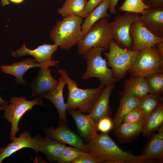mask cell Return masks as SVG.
Segmentation results:
<instances>
[{"label":"cell","instance_id":"34","mask_svg":"<svg viewBox=\"0 0 163 163\" xmlns=\"http://www.w3.org/2000/svg\"><path fill=\"white\" fill-rule=\"evenodd\" d=\"M99 161L89 152L79 156L73 161L71 163H97Z\"/></svg>","mask_w":163,"mask_h":163},{"label":"cell","instance_id":"40","mask_svg":"<svg viewBox=\"0 0 163 163\" xmlns=\"http://www.w3.org/2000/svg\"><path fill=\"white\" fill-rule=\"evenodd\" d=\"M24 0H9L11 2L16 4H20L22 3Z\"/></svg>","mask_w":163,"mask_h":163},{"label":"cell","instance_id":"33","mask_svg":"<svg viewBox=\"0 0 163 163\" xmlns=\"http://www.w3.org/2000/svg\"><path fill=\"white\" fill-rule=\"evenodd\" d=\"M113 127L112 119L110 116H105L101 119L97 123V131L102 133H109Z\"/></svg>","mask_w":163,"mask_h":163},{"label":"cell","instance_id":"6","mask_svg":"<svg viewBox=\"0 0 163 163\" xmlns=\"http://www.w3.org/2000/svg\"><path fill=\"white\" fill-rule=\"evenodd\" d=\"M109 23L108 18H104L93 25L78 44L80 54L84 55L90 49L96 47L109 51L110 42L113 40Z\"/></svg>","mask_w":163,"mask_h":163},{"label":"cell","instance_id":"18","mask_svg":"<svg viewBox=\"0 0 163 163\" xmlns=\"http://www.w3.org/2000/svg\"><path fill=\"white\" fill-rule=\"evenodd\" d=\"M115 85L116 82H114L105 88L88 114L96 123L103 117L110 116L111 114L109 98Z\"/></svg>","mask_w":163,"mask_h":163},{"label":"cell","instance_id":"13","mask_svg":"<svg viewBox=\"0 0 163 163\" xmlns=\"http://www.w3.org/2000/svg\"><path fill=\"white\" fill-rule=\"evenodd\" d=\"M129 35L133 42L132 50L133 51L153 46L157 43L163 42V38L158 37L152 33L139 19L132 24Z\"/></svg>","mask_w":163,"mask_h":163},{"label":"cell","instance_id":"26","mask_svg":"<svg viewBox=\"0 0 163 163\" xmlns=\"http://www.w3.org/2000/svg\"><path fill=\"white\" fill-rule=\"evenodd\" d=\"M163 125V104H160L145 122L142 132L143 136L150 138Z\"/></svg>","mask_w":163,"mask_h":163},{"label":"cell","instance_id":"28","mask_svg":"<svg viewBox=\"0 0 163 163\" xmlns=\"http://www.w3.org/2000/svg\"><path fill=\"white\" fill-rule=\"evenodd\" d=\"M139 99L138 107L143 112L146 120L159 105L163 103V100L161 95L151 93Z\"/></svg>","mask_w":163,"mask_h":163},{"label":"cell","instance_id":"3","mask_svg":"<svg viewBox=\"0 0 163 163\" xmlns=\"http://www.w3.org/2000/svg\"><path fill=\"white\" fill-rule=\"evenodd\" d=\"M83 18L69 16L59 20L50 33V38L61 49L68 50L78 44L83 37Z\"/></svg>","mask_w":163,"mask_h":163},{"label":"cell","instance_id":"8","mask_svg":"<svg viewBox=\"0 0 163 163\" xmlns=\"http://www.w3.org/2000/svg\"><path fill=\"white\" fill-rule=\"evenodd\" d=\"M36 105L45 106L42 98L40 96L31 101L27 100L24 96H15L11 98L10 103L4 110V117L11 123L10 133L11 140L15 137L16 133L20 130L18 124L21 117Z\"/></svg>","mask_w":163,"mask_h":163},{"label":"cell","instance_id":"15","mask_svg":"<svg viewBox=\"0 0 163 163\" xmlns=\"http://www.w3.org/2000/svg\"><path fill=\"white\" fill-rule=\"evenodd\" d=\"M139 20L152 33L163 38V7L145 9Z\"/></svg>","mask_w":163,"mask_h":163},{"label":"cell","instance_id":"2","mask_svg":"<svg viewBox=\"0 0 163 163\" xmlns=\"http://www.w3.org/2000/svg\"><path fill=\"white\" fill-rule=\"evenodd\" d=\"M58 71L67 85L66 110L78 108L81 112L89 114L95 102L105 88L104 86L101 84L97 88H80L78 87L77 82L69 76L66 70L60 69Z\"/></svg>","mask_w":163,"mask_h":163},{"label":"cell","instance_id":"35","mask_svg":"<svg viewBox=\"0 0 163 163\" xmlns=\"http://www.w3.org/2000/svg\"><path fill=\"white\" fill-rule=\"evenodd\" d=\"M104 0H89L85 7V10L87 14H89L98 6Z\"/></svg>","mask_w":163,"mask_h":163},{"label":"cell","instance_id":"24","mask_svg":"<svg viewBox=\"0 0 163 163\" xmlns=\"http://www.w3.org/2000/svg\"><path fill=\"white\" fill-rule=\"evenodd\" d=\"M66 146L65 144L46 136L41 141L39 152H43L50 162H57Z\"/></svg>","mask_w":163,"mask_h":163},{"label":"cell","instance_id":"41","mask_svg":"<svg viewBox=\"0 0 163 163\" xmlns=\"http://www.w3.org/2000/svg\"><path fill=\"white\" fill-rule=\"evenodd\" d=\"M1 4L3 6L8 5L9 4L8 0H1Z\"/></svg>","mask_w":163,"mask_h":163},{"label":"cell","instance_id":"29","mask_svg":"<svg viewBox=\"0 0 163 163\" xmlns=\"http://www.w3.org/2000/svg\"><path fill=\"white\" fill-rule=\"evenodd\" d=\"M150 93L161 95L163 92V73H158L144 77Z\"/></svg>","mask_w":163,"mask_h":163},{"label":"cell","instance_id":"14","mask_svg":"<svg viewBox=\"0 0 163 163\" xmlns=\"http://www.w3.org/2000/svg\"><path fill=\"white\" fill-rule=\"evenodd\" d=\"M34 79L29 84L31 88V95L37 97L54 91L59 82L52 76L48 67H41Z\"/></svg>","mask_w":163,"mask_h":163},{"label":"cell","instance_id":"16","mask_svg":"<svg viewBox=\"0 0 163 163\" xmlns=\"http://www.w3.org/2000/svg\"><path fill=\"white\" fill-rule=\"evenodd\" d=\"M67 110L75 122L79 133L87 142L98 134L97 123L89 114H84L79 110Z\"/></svg>","mask_w":163,"mask_h":163},{"label":"cell","instance_id":"7","mask_svg":"<svg viewBox=\"0 0 163 163\" xmlns=\"http://www.w3.org/2000/svg\"><path fill=\"white\" fill-rule=\"evenodd\" d=\"M108 52L103 54L107 58V63L113 70L114 77L117 82L124 79L128 74L138 51L127 50L120 47L113 40L110 42Z\"/></svg>","mask_w":163,"mask_h":163},{"label":"cell","instance_id":"12","mask_svg":"<svg viewBox=\"0 0 163 163\" xmlns=\"http://www.w3.org/2000/svg\"><path fill=\"white\" fill-rule=\"evenodd\" d=\"M58 46L55 44L51 45L46 43L40 45L33 50L27 48L24 43L18 50L11 51L14 57H20L26 55L32 56L36 62L41 64L44 67L57 66L59 62L52 59L51 56L57 50Z\"/></svg>","mask_w":163,"mask_h":163},{"label":"cell","instance_id":"42","mask_svg":"<svg viewBox=\"0 0 163 163\" xmlns=\"http://www.w3.org/2000/svg\"><path fill=\"white\" fill-rule=\"evenodd\" d=\"M143 2H144L145 4H146V2L148 0H142Z\"/></svg>","mask_w":163,"mask_h":163},{"label":"cell","instance_id":"27","mask_svg":"<svg viewBox=\"0 0 163 163\" xmlns=\"http://www.w3.org/2000/svg\"><path fill=\"white\" fill-rule=\"evenodd\" d=\"M87 0H66L58 13L62 17L74 16L85 18L88 15L85 10Z\"/></svg>","mask_w":163,"mask_h":163},{"label":"cell","instance_id":"19","mask_svg":"<svg viewBox=\"0 0 163 163\" xmlns=\"http://www.w3.org/2000/svg\"><path fill=\"white\" fill-rule=\"evenodd\" d=\"M123 85V89L119 94L121 96H133L140 98L150 93L144 77L130 76L124 81Z\"/></svg>","mask_w":163,"mask_h":163},{"label":"cell","instance_id":"1","mask_svg":"<svg viewBox=\"0 0 163 163\" xmlns=\"http://www.w3.org/2000/svg\"><path fill=\"white\" fill-rule=\"evenodd\" d=\"M88 152L99 163H151L155 161L141 155H135L121 149L113 140L109 133L97 134L85 144Z\"/></svg>","mask_w":163,"mask_h":163},{"label":"cell","instance_id":"20","mask_svg":"<svg viewBox=\"0 0 163 163\" xmlns=\"http://www.w3.org/2000/svg\"><path fill=\"white\" fill-rule=\"evenodd\" d=\"M66 84L65 79L61 76L59 78L58 86L54 91L40 96L42 98L49 100L54 104L59 115V123L62 122L67 123H68L66 113L67 110L63 94L64 88Z\"/></svg>","mask_w":163,"mask_h":163},{"label":"cell","instance_id":"11","mask_svg":"<svg viewBox=\"0 0 163 163\" xmlns=\"http://www.w3.org/2000/svg\"><path fill=\"white\" fill-rule=\"evenodd\" d=\"M63 122L55 128L51 126L44 128L43 132L47 136L63 144H66L88 152L81 137L71 130Z\"/></svg>","mask_w":163,"mask_h":163},{"label":"cell","instance_id":"39","mask_svg":"<svg viewBox=\"0 0 163 163\" xmlns=\"http://www.w3.org/2000/svg\"><path fill=\"white\" fill-rule=\"evenodd\" d=\"M160 53L163 55V42L157 43L155 45Z\"/></svg>","mask_w":163,"mask_h":163},{"label":"cell","instance_id":"21","mask_svg":"<svg viewBox=\"0 0 163 163\" xmlns=\"http://www.w3.org/2000/svg\"><path fill=\"white\" fill-rule=\"evenodd\" d=\"M158 131L157 133H153L149 138L141 155L161 161L163 159V125Z\"/></svg>","mask_w":163,"mask_h":163},{"label":"cell","instance_id":"9","mask_svg":"<svg viewBox=\"0 0 163 163\" xmlns=\"http://www.w3.org/2000/svg\"><path fill=\"white\" fill-rule=\"evenodd\" d=\"M139 14L126 12L117 15L113 21L109 23L112 30L113 40L120 47L132 50L133 42L129 35V30L132 23L139 20Z\"/></svg>","mask_w":163,"mask_h":163},{"label":"cell","instance_id":"17","mask_svg":"<svg viewBox=\"0 0 163 163\" xmlns=\"http://www.w3.org/2000/svg\"><path fill=\"white\" fill-rule=\"evenodd\" d=\"M36 62L34 59L28 58L21 62H15L11 65H1L0 68L1 71L4 73L14 76L18 84L27 86L28 85V84L23 78L26 72L31 68L45 67Z\"/></svg>","mask_w":163,"mask_h":163},{"label":"cell","instance_id":"22","mask_svg":"<svg viewBox=\"0 0 163 163\" xmlns=\"http://www.w3.org/2000/svg\"><path fill=\"white\" fill-rule=\"evenodd\" d=\"M144 123H122L113 130L114 134L120 143L131 142L142 133Z\"/></svg>","mask_w":163,"mask_h":163},{"label":"cell","instance_id":"31","mask_svg":"<svg viewBox=\"0 0 163 163\" xmlns=\"http://www.w3.org/2000/svg\"><path fill=\"white\" fill-rule=\"evenodd\" d=\"M150 7L142 0H125L119 8L122 11L129 12L141 14L145 9Z\"/></svg>","mask_w":163,"mask_h":163},{"label":"cell","instance_id":"38","mask_svg":"<svg viewBox=\"0 0 163 163\" xmlns=\"http://www.w3.org/2000/svg\"><path fill=\"white\" fill-rule=\"evenodd\" d=\"M9 103L10 102H8L4 100L0 96V111L2 110H4Z\"/></svg>","mask_w":163,"mask_h":163},{"label":"cell","instance_id":"36","mask_svg":"<svg viewBox=\"0 0 163 163\" xmlns=\"http://www.w3.org/2000/svg\"><path fill=\"white\" fill-rule=\"evenodd\" d=\"M145 4L150 8L163 7V0H148Z\"/></svg>","mask_w":163,"mask_h":163},{"label":"cell","instance_id":"25","mask_svg":"<svg viewBox=\"0 0 163 163\" xmlns=\"http://www.w3.org/2000/svg\"><path fill=\"white\" fill-rule=\"evenodd\" d=\"M110 6V0H104L88 14L82 25L83 36L93 25L97 21L102 18H110V15L107 12Z\"/></svg>","mask_w":163,"mask_h":163},{"label":"cell","instance_id":"10","mask_svg":"<svg viewBox=\"0 0 163 163\" xmlns=\"http://www.w3.org/2000/svg\"><path fill=\"white\" fill-rule=\"evenodd\" d=\"M43 138L39 135L31 137L30 133L24 131L21 133L18 137H14L6 146L0 147V163L5 158L24 148H30L34 150L37 155Z\"/></svg>","mask_w":163,"mask_h":163},{"label":"cell","instance_id":"32","mask_svg":"<svg viewBox=\"0 0 163 163\" xmlns=\"http://www.w3.org/2000/svg\"><path fill=\"white\" fill-rule=\"evenodd\" d=\"M145 121L143 112L138 107L131 110L125 116L122 123H145Z\"/></svg>","mask_w":163,"mask_h":163},{"label":"cell","instance_id":"23","mask_svg":"<svg viewBox=\"0 0 163 163\" xmlns=\"http://www.w3.org/2000/svg\"><path fill=\"white\" fill-rule=\"evenodd\" d=\"M140 99L130 96H121L116 112L112 119V130L117 128L122 122L125 116L130 111L138 107Z\"/></svg>","mask_w":163,"mask_h":163},{"label":"cell","instance_id":"4","mask_svg":"<svg viewBox=\"0 0 163 163\" xmlns=\"http://www.w3.org/2000/svg\"><path fill=\"white\" fill-rule=\"evenodd\" d=\"M163 73V55L155 46L139 51L128 72L130 76L145 77Z\"/></svg>","mask_w":163,"mask_h":163},{"label":"cell","instance_id":"30","mask_svg":"<svg viewBox=\"0 0 163 163\" xmlns=\"http://www.w3.org/2000/svg\"><path fill=\"white\" fill-rule=\"evenodd\" d=\"M86 152L73 146H66L64 149L58 161V163H71L74 160Z\"/></svg>","mask_w":163,"mask_h":163},{"label":"cell","instance_id":"5","mask_svg":"<svg viewBox=\"0 0 163 163\" xmlns=\"http://www.w3.org/2000/svg\"><path fill=\"white\" fill-rule=\"evenodd\" d=\"M104 51L102 47H96L90 49L83 56L86 61L87 69L81 78L83 79L96 78L101 84L108 87L117 82L114 78L112 70L107 63V59H104L101 53Z\"/></svg>","mask_w":163,"mask_h":163},{"label":"cell","instance_id":"37","mask_svg":"<svg viewBox=\"0 0 163 163\" xmlns=\"http://www.w3.org/2000/svg\"><path fill=\"white\" fill-rule=\"evenodd\" d=\"M110 6L109 11L112 14H115L116 12V7L119 0H109Z\"/></svg>","mask_w":163,"mask_h":163}]
</instances>
